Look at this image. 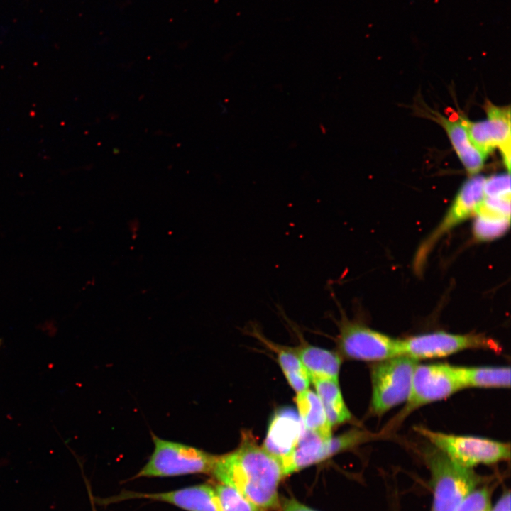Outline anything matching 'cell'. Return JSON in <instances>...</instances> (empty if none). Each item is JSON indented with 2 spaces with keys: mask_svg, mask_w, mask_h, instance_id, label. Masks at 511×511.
I'll return each instance as SVG.
<instances>
[{
  "mask_svg": "<svg viewBox=\"0 0 511 511\" xmlns=\"http://www.w3.org/2000/svg\"><path fill=\"white\" fill-rule=\"evenodd\" d=\"M485 180V177L475 175L462 185L441 222L417 249L414 260L417 273L422 271L430 252L443 236L475 215L484 198Z\"/></svg>",
  "mask_w": 511,
  "mask_h": 511,
  "instance_id": "7",
  "label": "cell"
},
{
  "mask_svg": "<svg viewBox=\"0 0 511 511\" xmlns=\"http://www.w3.org/2000/svg\"><path fill=\"white\" fill-rule=\"evenodd\" d=\"M0 344H1V340H0Z\"/></svg>",
  "mask_w": 511,
  "mask_h": 511,
  "instance_id": "27",
  "label": "cell"
},
{
  "mask_svg": "<svg viewBox=\"0 0 511 511\" xmlns=\"http://www.w3.org/2000/svg\"><path fill=\"white\" fill-rule=\"evenodd\" d=\"M297 413L307 430L323 438L331 436V426L328 421L323 405L314 391L307 389L297 392L295 397Z\"/></svg>",
  "mask_w": 511,
  "mask_h": 511,
  "instance_id": "16",
  "label": "cell"
},
{
  "mask_svg": "<svg viewBox=\"0 0 511 511\" xmlns=\"http://www.w3.org/2000/svg\"><path fill=\"white\" fill-rule=\"evenodd\" d=\"M454 370L463 388L510 386L509 366H454Z\"/></svg>",
  "mask_w": 511,
  "mask_h": 511,
  "instance_id": "17",
  "label": "cell"
},
{
  "mask_svg": "<svg viewBox=\"0 0 511 511\" xmlns=\"http://www.w3.org/2000/svg\"><path fill=\"white\" fill-rule=\"evenodd\" d=\"M401 353L414 359L445 357L466 349L500 351L494 340L482 334L431 332L400 339Z\"/></svg>",
  "mask_w": 511,
  "mask_h": 511,
  "instance_id": "9",
  "label": "cell"
},
{
  "mask_svg": "<svg viewBox=\"0 0 511 511\" xmlns=\"http://www.w3.org/2000/svg\"><path fill=\"white\" fill-rule=\"evenodd\" d=\"M152 434L154 449L145 465L136 475L140 477H173L211 473L218 456L202 449Z\"/></svg>",
  "mask_w": 511,
  "mask_h": 511,
  "instance_id": "3",
  "label": "cell"
},
{
  "mask_svg": "<svg viewBox=\"0 0 511 511\" xmlns=\"http://www.w3.org/2000/svg\"><path fill=\"white\" fill-rule=\"evenodd\" d=\"M337 322V344L341 353L349 358L380 361L402 355L400 339L392 338L363 324L348 319L341 312Z\"/></svg>",
  "mask_w": 511,
  "mask_h": 511,
  "instance_id": "6",
  "label": "cell"
},
{
  "mask_svg": "<svg viewBox=\"0 0 511 511\" xmlns=\"http://www.w3.org/2000/svg\"><path fill=\"white\" fill-rule=\"evenodd\" d=\"M487 119L471 121L465 119L469 137L474 145L485 155L498 148L507 170H510V109L488 101L484 106Z\"/></svg>",
  "mask_w": 511,
  "mask_h": 511,
  "instance_id": "10",
  "label": "cell"
},
{
  "mask_svg": "<svg viewBox=\"0 0 511 511\" xmlns=\"http://www.w3.org/2000/svg\"><path fill=\"white\" fill-rule=\"evenodd\" d=\"M134 498L164 502L186 511H221L215 488L209 484H199L163 493L126 491L104 500L108 503Z\"/></svg>",
  "mask_w": 511,
  "mask_h": 511,
  "instance_id": "11",
  "label": "cell"
},
{
  "mask_svg": "<svg viewBox=\"0 0 511 511\" xmlns=\"http://www.w3.org/2000/svg\"><path fill=\"white\" fill-rule=\"evenodd\" d=\"M214 488L221 511H262L231 486L219 483Z\"/></svg>",
  "mask_w": 511,
  "mask_h": 511,
  "instance_id": "20",
  "label": "cell"
},
{
  "mask_svg": "<svg viewBox=\"0 0 511 511\" xmlns=\"http://www.w3.org/2000/svg\"><path fill=\"white\" fill-rule=\"evenodd\" d=\"M473 233L476 239L488 241L498 238L509 229L510 220H497L490 218L474 216Z\"/></svg>",
  "mask_w": 511,
  "mask_h": 511,
  "instance_id": "21",
  "label": "cell"
},
{
  "mask_svg": "<svg viewBox=\"0 0 511 511\" xmlns=\"http://www.w3.org/2000/svg\"><path fill=\"white\" fill-rule=\"evenodd\" d=\"M268 345L277 353L279 365L291 388L297 393L308 389L311 380L297 353L273 343Z\"/></svg>",
  "mask_w": 511,
  "mask_h": 511,
  "instance_id": "19",
  "label": "cell"
},
{
  "mask_svg": "<svg viewBox=\"0 0 511 511\" xmlns=\"http://www.w3.org/2000/svg\"><path fill=\"white\" fill-rule=\"evenodd\" d=\"M510 492L505 491L490 511H511Z\"/></svg>",
  "mask_w": 511,
  "mask_h": 511,
  "instance_id": "25",
  "label": "cell"
},
{
  "mask_svg": "<svg viewBox=\"0 0 511 511\" xmlns=\"http://www.w3.org/2000/svg\"><path fill=\"white\" fill-rule=\"evenodd\" d=\"M432 119L445 130L451 143L466 170L471 176L477 175L483 168L487 158L472 143L465 118H446L439 113L432 112Z\"/></svg>",
  "mask_w": 511,
  "mask_h": 511,
  "instance_id": "14",
  "label": "cell"
},
{
  "mask_svg": "<svg viewBox=\"0 0 511 511\" xmlns=\"http://www.w3.org/2000/svg\"><path fill=\"white\" fill-rule=\"evenodd\" d=\"M282 511H317L293 498H282L280 500Z\"/></svg>",
  "mask_w": 511,
  "mask_h": 511,
  "instance_id": "24",
  "label": "cell"
},
{
  "mask_svg": "<svg viewBox=\"0 0 511 511\" xmlns=\"http://www.w3.org/2000/svg\"><path fill=\"white\" fill-rule=\"evenodd\" d=\"M434 448L441 451L451 461L466 468L494 464L510 459L508 443L473 436L445 434L426 427L416 428Z\"/></svg>",
  "mask_w": 511,
  "mask_h": 511,
  "instance_id": "4",
  "label": "cell"
},
{
  "mask_svg": "<svg viewBox=\"0 0 511 511\" xmlns=\"http://www.w3.org/2000/svg\"><path fill=\"white\" fill-rule=\"evenodd\" d=\"M296 353L311 380L320 378L339 380L341 359L338 353L311 345L302 346Z\"/></svg>",
  "mask_w": 511,
  "mask_h": 511,
  "instance_id": "15",
  "label": "cell"
},
{
  "mask_svg": "<svg viewBox=\"0 0 511 511\" xmlns=\"http://www.w3.org/2000/svg\"><path fill=\"white\" fill-rule=\"evenodd\" d=\"M304 429L297 412L291 407L279 409L270 420L262 446L281 463L291 454Z\"/></svg>",
  "mask_w": 511,
  "mask_h": 511,
  "instance_id": "13",
  "label": "cell"
},
{
  "mask_svg": "<svg viewBox=\"0 0 511 511\" xmlns=\"http://www.w3.org/2000/svg\"><path fill=\"white\" fill-rule=\"evenodd\" d=\"M93 511H96L94 507H93Z\"/></svg>",
  "mask_w": 511,
  "mask_h": 511,
  "instance_id": "26",
  "label": "cell"
},
{
  "mask_svg": "<svg viewBox=\"0 0 511 511\" xmlns=\"http://www.w3.org/2000/svg\"><path fill=\"white\" fill-rule=\"evenodd\" d=\"M312 381L331 426L339 425L350 421L351 414L344 401L339 380L320 378Z\"/></svg>",
  "mask_w": 511,
  "mask_h": 511,
  "instance_id": "18",
  "label": "cell"
},
{
  "mask_svg": "<svg viewBox=\"0 0 511 511\" xmlns=\"http://www.w3.org/2000/svg\"><path fill=\"white\" fill-rule=\"evenodd\" d=\"M461 389L454 366L417 364L406 405L395 422L402 420L419 407L445 399Z\"/></svg>",
  "mask_w": 511,
  "mask_h": 511,
  "instance_id": "8",
  "label": "cell"
},
{
  "mask_svg": "<svg viewBox=\"0 0 511 511\" xmlns=\"http://www.w3.org/2000/svg\"><path fill=\"white\" fill-rule=\"evenodd\" d=\"M417 364L418 360L400 355L375 362L371 366L370 408L374 414L381 415L406 402Z\"/></svg>",
  "mask_w": 511,
  "mask_h": 511,
  "instance_id": "5",
  "label": "cell"
},
{
  "mask_svg": "<svg viewBox=\"0 0 511 511\" xmlns=\"http://www.w3.org/2000/svg\"><path fill=\"white\" fill-rule=\"evenodd\" d=\"M211 473L219 483L233 488L262 511L280 505L278 488L285 476L282 465L249 433H243L237 449L218 456Z\"/></svg>",
  "mask_w": 511,
  "mask_h": 511,
  "instance_id": "1",
  "label": "cell"
},
{
  "mask_svg": "<svg viewBox=\"0 0 511 511\" xmlns=\"http://www.w3.org/2000/svg\"><path fill=\"white\" fill-rule=\"evenodd\" d=\"M425 459L431 474L432 511H456L483 481L472 468L457 464L434 447L426 452Z\"/></svg>",
  "mask_w": 511,
  "mask_h": 511,
  "instance_id": "2",
  "label": "cell"
},
{
  "mask_svg": "<svg viewBox=\"0 0 511 511\" xmlns=\"http://www.w3.org/2000/svg\"><path fill=\"white\" fill-rule=\"evenodd\" d=\"M344 450L340 436L323 438L304 428L291 454L281 461L284 476L319 463Z\"/></svg>",
  "mask_w": 511,
  "mask_h": 511,
  "instance_id": "12",
  "label": "cell"
},
{
  "mask_svg": "<svg viewBox=\"0 0 511 511\" xmlns=\"http://www.w3.org/2000/svg\"><path fill=\"white\" fill-rule=\"evenodd\" d=\"M510 172L493 175L485 178L484 183L485 197L510 196Z\"/></svg>",
  "mask_w": 511,
  "mask_h": 511,
  "instance_id": "23",
  "label": "cell"
},
{
  "mask_svg": "<svg viewBox=\"0 0 511 511\" xmlns=\"http://www.w3.org/2000/svg\"><path fill=\"white\" fill-rule=\"evenodd\" d=\"M491 493L489 487H477L462 500L456 511H490Z\"/></svg>",
  "mask_w": 511,
  "mask_h": 511,
  "instance_id": "22",
  "label": "cell"
}]
</instances>
